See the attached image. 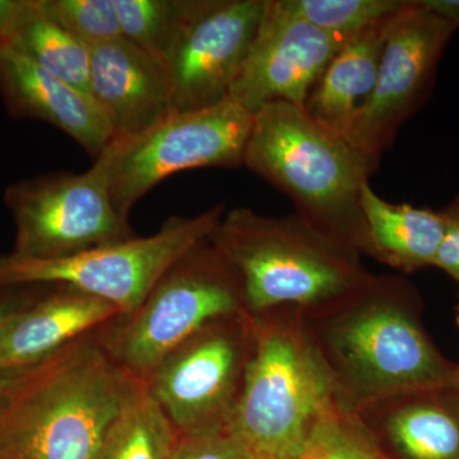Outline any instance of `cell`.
<instances>
[{
	"instance_id": "obj_1",
	"label": "cell",
	"mask_w": 459,
	"mask_h": 459,
	"mask_svg": "<svg viewBox=\"0 0 459 459\" xmlns=\"http://www.w3.org/2000/svg\"><path fill=\"white\" fill-rule=\"evenodd\" d=\"M305 318L338 403L353 413L395 395L457 385L459 364L431 342L418 294L400 276L373 274Z\"/></svg>"
},
{
	"instance_id": "obj_2",
	"label": "cell",
	"mask_w": 459,
	"mask_h": 459,
	"mask_svg": "<svg viewBox=\"0 0 459 459\" xmlns=\"http://www.w3.org/2000/svg\"><path fill=\"white\" fill-rule=\"evenodd\" d=\"M99 329L0 369V459H100L143 383L111 358Z\"/></svg>"
},
{
	"instance_id": "obj_3",
	"label": "cell",
	"mask_w": 459,
	"mask_h": 459,
	"mask_svg": "<svg viewBox=\"0 0 459 459\" xmlns=\"http://www.w3.org/2000/svg\"><path fill=\"white\" fill-rule=\"evenodd\" d=\"M243 166L287 195L316 231L367 255L361 193L377 169L304 108L273 102L253 114Z\"/></svg>"
},
{
	"instance_id": "obj_4",
	"label": "cell",
	"mask_w": 459,
	"mask_h": 459,
	"mask_svg": "<svg viewBox=\"0 0 459 459\" xmlns=\"http://www.w3.org/2000/svg\"><path fill=\"white\" fill-rule=\"evenodd\" d=\"M208 240L238 272L250 316L285 307L310 314L373 276L359 253L334 243L296 213L272 217L232 208Z\"/></svg>"
},
{
	"instance_id": "obj_5",
	"label": "cell",
	"mask_w": 459,
	"mask_h": 459,
	"mask_svg": "<svg viewBox=\"0 0 459 459\" xmlns=\"http://www.w3.org/2000/svg\"><path fill=\"white\" fill-rule=\"evenodd\" d=\"M253 316L255 342L229 433L252 459H300L320 419L338 403L301 310Z\"/></svg>"
},
{
	"instance_id": "obj_6",
	"label": "cell",
	"mask_w": 459,
	"mask_h": 459,
	"mask_svg": "<svg viewBox=\"0 0 459 459\" xmlns=\"http://www.w3.org/2000/svg\"><path fill=\"white\" fill-rule=\"evenodd\" d=\"M247 313L238 272L210 240L165 272L143 303L99 329L105 349L142 383L205 325Z\"/></svg>"
},
{
	"instance_id": "obj_7",
	"label": "cell",
	"mask_w": 459,
	"mask_h": 459,
	"mask_svg": "<svg viewBox=\"0 0 459 459\" xmlns=\"http://www.w3.org/2000/svg\"><path fill=\"white\" fill-rule=\"evenodd\" d=\"M252 124L253 114L229 96L212 107L172 111L140 134L111 140L92 166L115 210L129 220L133 207L171 175L241 168Z\"/></svg>"
},
{
	"instance_id": "obj_8",
	"label": "cell",
	"mask_w": 459,
	"mask_h": 459,
	"mask_svg": "<svg viewBox=\"0 0 459 459\" xmlns=\"http://www.w3.org/2000/svg\"><path fill=\"white\" fill-rule=\"evenodd\" d=\"M225 212V204H219L197 216H172L151 237H135L53 261L0 255V291L68 286L113 304L120 316L131 314L180 256L210 238Z\"/></svg>"
},
{
	"instance_id": "obj_9",
	"label": "cell",
	"mask_w": 459,
	"mask_h": 459,
	"mask_svg": "<svg viewBox=\"0 0 459 459\" xmlns=\"http://www.w3.org/2000/svg\"><path fill=\"white\" fill-rule=\"evenodd\" d=\"M255 342L250 314L214 320L180 344L144 380L181 437L228 431Z\"/></svg>"
},
{
	"instance_id": "obj_10",
	"label": "cell",
	"mask_w": 459,
	"mask_h": 459,
	"mask_svg": "<svg viewBox=\"0 0 459 459\" xmlns=\"http://www.w3.org/2000/svg\"><path fill=\"white\" fill-rule=\"evenodd\" d=\"M4 204L16 229L11 255L18 258L53 261L137 237L93 166L82 174L16 181L5 189Z\"/></svg>"
},
{
	"instance_id": "obj_11",
	"label": "cell",
	"mask_w": 459,
	"mask_h": 459,
	"mask_svg": "<svg viewBox=\"0 0 459 459\" xmlns=\"http://www.w3.org/2000/svg\"><path fill=\"white\" fill-rule=\"evenodd\" d=\"M455 30L421 0H409L392 21L373 95L346 137L377 170L402 124L424 99L437 60Z\"/></svg>"
},
{
	"instance_id": "obj_12",
	"label": "cell",
	"mask_w": 459,
	"mask_h": 459,
	"mask_svg": "<svg viewBox=\"0 0 459 459\" xmlns=\"http://www.w3.org/2000/svg\"><path fill=\"white\" fill-rule=\"evenodd\" d=\"M264 7L265 0H204L165 63L172 110H197L229 98Z\"/></svg>"
},
{
	"instance_id": "obj_13",
	"label": "cell",
	"mask_w": 459,
	"mask_h": 459,
	"mask_svg": "<svg viewBox=\"0 0 459 459\" xmlns=\"http://www.w3.org/2000/svg\"><path fill=\"white\" fill-rule=\"evenodd\" d=\"M340 47L336 39L287 7L286 0H265L261 23L230 98L250 114L273 102L303 108Z\"/></svg>"
},
{
	"instance_id": "obj_14",
	"label": "cell",
	"mask_w": 459,
	"mask_h": 459,
	"mask_svg": "<svg viewBox=\"0 0 459 459\" xmlns=\"http://www.w3.org/2000/svg\"><path fill=\"white\" fill-rule=\"evenodd\" d=\"M90 96L113 140L140 134L174 111L164 63L123 38L91 49Z\"/></svg>"
},
{
	"instance_id": "obj_15",
	"label": "cell",
	"mask_w": 459,
	"mask_h": 459,
	"mask_svg": "<svg viewBox=\"0 0 459 459\" xmlns=\"http://www.w3.org/2000/svg\"><path fill=\"white\" fill-rule=\"evenodd\" d=\"M0 95L12 117L56 126L77 142L93 161L113 140L104 115L90 95L9 47L0 51Z\"/></svg>"
},
{
	"instance_id": "obj_16",
	"label": "cell",
	"mask_w": 459,
	"mask_h": 459,
	"mask_svg": "<svg viewBox=\"0 0 459 459\" xmlns=\"http://www.w3.org/2000/svg\"><path fill=\"white\" fill-rule=\"evenodd\" d=\"M383 459H459V392H412L356 412Z\"/></svg>"
},
{
	"instance_id": "obj_17",
	"label": "cell",
	"mask_w": 459,
	"mask_h": 459,
	"mask_svg": "<svg viewBox=\"0 0 459 459\" xmlns=\"http://www.w3.org/2000/svg\"><path fill=\"white\" fill-rule=\"evenodd\" d=\"M120 316L113 304L68 286H50L0 331V369L40 360Z\"/></svg>"
},
{
	"instance_id": "obj_18",
	"label": "cell",
	"mask_w": 459,
	"mask_h": 459,
	"mask_svg": "<svg viewBox=\"0 0 459 459\" xmlns=\"http://www.w3.org/2000/svg\"><path fill=\"white\" fill-rule=\"evenodd\" d=\"M394 17L344 41L314 83L304 110L332 134L346 140L367 108Z\"/></svg>"
},
{
	"instance_id": "obj_19",
	"label": "cell",
	"mask_w": 459,
	"mask_h": 459,
	"mask_svg": "<svg viewBox=\"0 0 459 459\" xmlns=\"http://www.w3.org/2000/svg\"><path fill=\"white\" fill-rule=\"evenodd\" d=\"M367 226V255L394 270L411 273L431 267L444 235L442 213L411 204H394L370 184L361 193Z\"/></svg>"
},
{
	"instance_id": "obj_20",
	"label": "cell",
	"mask_w": 459,
	"mask_h": 459,
	"mask_svg": "<svg viewBox=\"0 0 459 459\" xmlns=\"http://www.w3.org/2000/svg\"><path fill=\"white\" fill-rule=\"evenodd\" d=\"M9 48L90 95V48L44 16L36 0L30 3Z\"/></svg>"
},
{
	"instance_id": "obj_21",
	"label": "cell",
	"mask_w": 459,
	"mask_h": 459,
	"mask_svg": "<svg viewBox=\"0 0 459 459\" xmlns=\"http://www.w3.org/2000/svg\"><path fill=\"white\" fill-rule=\"evenodd\" d=\"M124 40L166 63L204 0H114Z\"/></svg>"
},
{
	"instance_id": "obj_22",
	"label": "cell",
	"mask_w": 459,
	"mask_h": 459,
	"mask_svg": "<svg viewBox=\"0 0 459 459\" xmlns=\"http://www.w3.org/2000/svg\"><path fill=\"white\" fill-rule=\"evenodd\" d=\"M178 433L146 385L111 428L100 459H172Z\"/></svg>"
},
{
	"instance_id": "obj_23",
	"label": "cell",
	"mask_w": 459,
	"mask_h": 459,
	"mask_svg": "<svg viewBox=\"0 0 459 459\" xmlns=\"http://www.w3.org/2000/svg\"><path fill=\"white\" fill-rule=\"evenodd\" d=\"M407 0H286L298 16L341 45L371 27L392 20Z\"/></svg>"
},
{
	"instance_id": "obj_24",
	"label": "cell",
	"mask_w": 459,
	"mask_h": 459,
	"mask_svg": "<svg viewBox=\"0 0 459 459\" xmlns=\"http://www.w3.org/2000/svg\"><path fill=\"white\" fill-rule=\"evenodd\" d=\"M300 459H383L360 419L340 403L319 420Z\"/></svg>"
},
{
	"instance_id": "obj_25",
	"label": "cell",
	"mask_w": 459,
	"mask_h": 459,
	"mask_svg": "<svg viewBox=\"0 0 459 459\" xmlns=\"http://www.w3.org/2000/svg\"><path fill=\"white\" fill-rule=\"evenodd\" d=\"M44 16L92 49L122 39L114 0H36Z\"/></svg>"
},
{
	"instance_id": "obj_26",
	"label": "cell",
	"mask_w": 459,
	"mask_h": 459,
	"mask_svg": "<svg viewBox=\"0 0 459 459\" xmlns=\"http://www.w3.org/2000/svg\"><path fill=\"white\" fill-rule=\"evenodd\" d=\"M172 459H252L229 431L181 437L178 435Z\"/></svg>"
},
{
	"instance_id": "obj_27",
	"label": "cell",
	"mask_w": 459,
	"mask_h": 459,
	"mask_svg": "<svg viewBox=\"0 0 459 459\" xmlns=\"http://www.w3.org/2000/svg\"><path fill=\"white\" fill-rule=\"evenodd\" d=\"M440 213L444 221V235L434 267L440 268L459 283V195Z\"/></svg>"
},
{
	"instance_id": "obj_28",
	"label": "cell",
	"mask_w": 459,
	"mask_h": 459,
	"mask_svg": "<svg viewBox=\"0 0 459 459\" xmlns=\"http://www.w3.org/2000/svg\"><path fill=\"white\" fill-rule=\"evenodd\" d=\"M49 289V285H35L0 291V331L9 320L31 307Z\"/></svg>"
},
{
	"instance_id": "obj_29",
	"label": "cell",
	"mask_w": 459,
	"mask_h": 459,
	"mask_svg": "<svg viewBox=\"0 0 459 459\" xmlns=\"http://www.w3.org/2000/svg\"><path fill=\"white\" fill-rule=\"evenodd\" d=\"M31 0H0V51L8 48Z\"/></svg>"
},
{
	"instance_id": "obj_30",
	"label": "cell",
	"mask_w": 459,
	"mask_h": 459,
	"mask_svg": "<svg viewBox=\"0 0 459 459\" xmlns=\"http://www.w3.org/2000/svg\"><path fill=\"white\" fill-rule=\"evenodd\" d=\"M425 7L459 27V0H421Z\"/></svg>"
},
{
	"instance_id": "obj_31",
	"label": "cell",
	"mask_w": 459,
	"mask_h": 459,
	"mask_svg": "<svg viewBox=\"0 0 459 459\" xmlns=\"http://www.w3.org/2000/svg\"><path fill=\"white\" fill-rule=\"evenodd\" d=\"M455 389H457V391L459 392V376H458V382H457V385H455Z\"/></svg>"
},
{
	"instance_id": "obj_32",
	"label": "cell",
	"mask_w": 459,
	"mask_h": 459,
	"mask_svg": "<svg viewBox=\"0 0 459 459\" xmlns=\"http://www.w3.org/2000/svg\"><path fill=\"white\" fill-rule=\"evenodd\" d=\"M458 325H459V305H458Z\"/></svg>"
}]
</instances>
